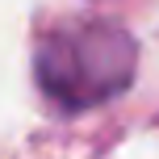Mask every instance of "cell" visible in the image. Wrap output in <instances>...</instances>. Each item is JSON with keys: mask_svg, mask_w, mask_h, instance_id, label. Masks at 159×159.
Instances as JSON below:
<instances>
[{"mask_svg": "<svg viewBox=\"0 0 159 159\" xmlns=\"http://www.w3.org/2000/svg\"><path fill=\"white\" fill-rule=\"evenodd\" d=\"M138 71V42L113 21L46 30L34 46V80L63 113H84L121 96Z\"/></svg>", "mask_w": 159, "mask_h": 159, "instance_id": "6da1fadb", "label": "cell"}]
</instances>
